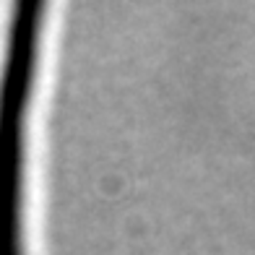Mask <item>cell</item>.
Wrapping results in <instances>:
<instances>
[{
  "label": "cell",
  "instance_id": "1",
  "mask_svg": "<svg viewBox=\"0 0 255 255\" xmlns=\"http://www.w3.org/2000/svg\"><path fill=\"white\" fill-rule=\"evenodd\" d=\"M44 10L47 5L39 0H24L10 8V24L0 63V255H26V118L37 76Z\"/></svg>",
  "mask_w": 255,
  "mask_h": 255
}]
</instances>
